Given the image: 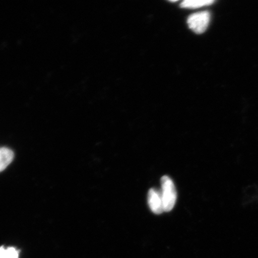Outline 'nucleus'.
<instances>
[{"mask_svg":"<svg viewBox=\"0 0 258 258\" xmlns=\"http://www.w3.org/2000/svg\"><path fill=\"white\" fill-rule=\"evenodd\" d=\"M19 251L15 247H0V258H19Z\"/></svg>","mask_w":258,"mask_h":258,"instance_id":"nucleus-6","label":"nucleus"},{"mask_svg":"<svg viewBox=\"0 0 258 258\" xmlns=\"http://www.w3.org/2000/svg\"><path fill=\"white\" fill-rule=\"evenodd\" d=\"M210 20V13L208 11H203L190 15L187 20V23L189 28L195 33L201 34L207 30Z\"/></svg>","mask_w":258,"mask_h":258,"instance_id":"nucleus-2","label":"nucleus"},{"mask_svg":"<svg viewBox=\"0 0 258 258\" xmlns=\"http://www.w3.org/2000/svg\"><path fill=\"white\" fill-rule=\"evenodd\" d=\"M148 202L149 207L155 214H161L164 211L161 192L154 188L148 192Z\"/></svg>","mask_w":258,"mask_h":258,"instance_id":"nucleus-3","label":"nucleus"},{"mask_svg":"<svg viewBox=\"0 0 258 258\" xmlns=\"http://www.w3.org/2000/svg\"><path fill=\"white\" fill-rule=\"evenodd\" d=\"M214 2L213 0H185L181 3L180 6L182 8L198 9L211 5Z\"/></svg>","mask_w":258,"mask_h":258,"instance_id":"nucleus-5","label":"nucleus"},{"mask_svg":"<svg viewBox=\"0 0 258 258\" xmlns=\"http://www.w3.org/2000/svg\"><path fill=\"white\" fill-rule=\"evenodd\" d=\"M14 154L8 148H0V172L4 170L14 159Z\"/></svg>","mask_w":258,"mask_h":258,"instance_id":"nucleus-4","label":"nucleus"},{"mask_svg":"<svg viewBox=\"0 0 258 258\" xmlns=\"http://www.w3.org/2000/svg\"><path fill=\"white\" fill-rule=\"evenodd\" d=\"M161 196H162L164 211L170 212L175 205L177 194L175 185L170 177L164 176L161 179Z\"/></svg>","mask_w":258,"mask_h":258,"instance_id":"nucleus-1","label":"nucleus"}]
</instances>
